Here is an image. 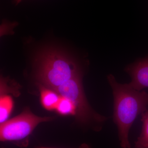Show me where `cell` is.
<instances>
[{"instance_id": "6da1fadb", "label": "cell", "mask_w": 148, "mask_h": 148, "mask_svg": "<svg viewBox=\"0 0 148 148\" xmlns=\"http://www.w3.org/2000/svg\"><path fill=\"white\" fill-rule=\"evenodd\" d=\"M108 80L112 90L113 120L117 127L121 146L130 148V130L138 116L147 110L148 93L135 90L128 84L119 83L112 74L108 76Z\"/></svg>"}, {"instance_id": "7a4b0ae2", "label": "cell", "mask_w": 148, "mask_h": 148, "mask_svg": "<svg viewBox=\"0 0 148 148\" xmlns=\"http://www.w3.org/2000/svg\"><path fill=\"white\" fill-rule=\"evenodd\" d=\"M34 64V76L38 84L52 89L82 73L75 58L60 49L51 47L38 51Z\"/></svg>"}, {"instance_id": "3957f363", "label": "cell", "mask_w": 148, "mask_h": 148, "mask_svg": "<svg viewBox=\"0 0 148 148\" xmlns=\"http://www.w3.org/2000/svg\"><path fill=\"white\" fill-rule=\"evenodd\" d=\"M82 73L78 74L53 89L59 95L70 99L76 107V121L94 131L102 129L107 118L98 114L87 101L82 84Z\"/></svg>"}, {"instance_id": "277c9868", "label": "cell", "mask_w": 148, "mask_h": 148, "mask_svg": "<svg viewBox=\"0 0 148 148\" xmlns=\"http://www.w3.org/2000/svg\"><path fill=\"white\" fill-rule=\"evenodd\" d=\"M55 118L54 116H38L27 107L19 114L1 123L0 140L12 143L20 147H27L29 137L37 125Z\"/></svg>"}, {"instance_id": "5b68a950", "label": "cell", "mask_w": 148, "mask_h": 148, "mask_svg": "<svg viewBox=\"0 0 148 148\" xmlns=\"http://www.w3.org/2000/svg\"><path fill=\"white\" fill-rule=\"evenodd\" d=\"M125 71L131 77L128 84L135 90L141 91L148 88V54L125 68Z\"/></svg>"}, {"instance_id": "8992f818", "label": "cell", "mask_w": 148, "mask_h": 148, "mask_svg": "<svg viewBox=\"0 0 148 148\" xmlns=\"http://www.w3.org/2000/svg\"><path fill=\"white\" fill-rule=\"evenodd\" d=\"M38 85L40 94L41 103L43 108L48 111L55 110L60 95L53 89L40 84Z\"/></svg>"}, {"instance_id": "52a82bcc", "label": "cell", "mask_w": 148, "mask_h": 148, "mask_svg": "<svg viewBox=\"0 0 148 148\" xmlns=\"http://www.w3.org/2000/svg\"><path fill=\"white\" fill-rule=\"evenodd\" d=\"M13 101L11 95H1L0 99V122L3 123L8 120L13 109Z\"/></svg>"}, {"instance_id": "ba28073f", "label": "cell", "mask_w": 148, "mask_h": 148, "mask_svg": "<svg viewBox=\"0 0 148 148\" xmlns=\"http://www.w3.org/2000/svg\"><path fill=\"white\" fill-rule=\"evenodd\" d=\"M55 111L59 114L63 116H72L75 117L76 107L70 99L60 95Z\"/></svg>"}, {"instance_id": "9c48e42d", "label": "cell", "mask_w": 148, "mask_h": 148, "mask_svg": "<svg viewBox=\"0 0 148 148\" xmlns=\"http://www.w3.org/2000/svg\"><path fill=\"white\" fill-rule=\"evenodd\" d=\"M142 131L135 143L136 148H148V110L142 114Z\"/></svg>"}, {"instance_id": "30bf717a", "label": "cell", "mask_w": 148, "mask_h": 148, "mask_svg": "<svg viewBox=\"0 0 148 148\" xmlns=\"http://www.w3.org/2000/svg\"><path fill=\"white\" fill-rule=\"evenodd\" d=\"M1 95L7 94L8 92L12 93L14 96H18L20 85L8 77H1Z\"/></svg>"}, {"instance_id": "8fae6325", "label": "cell", "mask_w": 148, "mask_h": 148, "mask_svg": "<svg viewBox=\"0 0 148 148\" xmlns=\"http://www.w3.org/2000/svg\"><path fill=\"white\" fill-rule=\"evenodd\" d=\"M17 22H10L5 21L1 26V36L14 34L13 29L18 25Z\"/></svg>"}, {"instance_id": "7c38bea8", "label": "cell", "mask_w": 148, "mask_h": 148, "mask_svg": "<svg viewBox=\"0 0 148 148\" xmlns=\"http://www.w3.org/2000/svg\"><path fill=\"white\" fill-rule=\"evenodd\" d=\"M35 148H51V147H35ZM77 148H90V146L88 145L86 143H83L82 145H81L80 146Z\"/></svg>"}, {"instance_id": "4fadbf2b", "label": "cell", "mask_w": 148, "mask_h": 148, "mask_svg": "<svg viewBox=\"0 0 148 148\" xmlns=\"http://www.w3.org/2000/svg\"><path fill=\"white\" fill-rule=\"evenodd\" d=\"M22 1V0H14V4H15L16 5H17L19 3H21Z\"/></svg>"}]
</instances>
